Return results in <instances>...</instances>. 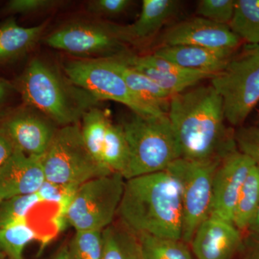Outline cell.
Instances as JSON below:
<instances>
[{
    "label": "cell",
    "mask_w": 259,
    "mask_h": 259,
    "mask_svg": "<svg viewBox=\"0 0 259 259\" xmlns=\"http://www.w3.org/2000/svg\"><path fill=\"white\" fill-rule=\"evenodd\" d=\"M168 119L181 158L192 161L221 159L238 149L225 124L222 98L212 85L193 87L173 95Z\"/></svg>",
    "instance_id": "6da1fadb"
},
{
    "label": "cell",
    "mask_w": 259,
    "mask_h": 259,
    "mask_svg": "<svg viewBox=\"0 0 259 259\" xmlns=\"http://www.w3.org/2000/svg\"><path fill=\"white\" fill-rule=\"evenodd\" d=\"M117 215L136 235L182 240V199L176 178L166 169L126 180Z\"/></svg>",
    "instance_id": "7a4b0ae2"
},
{
    "label": "cell",
    "mask_w": 259,
    "mask_h": 259,
    "mask_svg": "<svg viewBox=\"0 0 259 259\" xmlns=\"http://www.w3.org/2000/svg\"><path fill=\"white\" fill-rule=\"evenodd\" d=\"M15 88L27 106L61 127L80 123L83 115L100 102L40 59L29 63Z\"/></svg>",
    "instance_id": "3957f363"
},
{
    "label": "cell",
    "mask_w": 259,
    "mask_h": 259,
    "mask_svg": "<svg viewBox=\"0 0 259 259\" xmlns=\"http://www.w3.org/2000/svg\"><path fill=\"white\" fill-rule=\"evenodd\" d=\"M129 148L125 180L164 171L181 158L168 115L143 116L133 113L121 125Z\"/></svg>",
    "instance_id": "277c9868"
},
{
    "label": "cell",
    "mask_w": 259,
    "mask_h": 259,
    "mask_svg": "<svg viewBox=\"0 0 259 259\" xmlns=\"http://www.w3.org/2000/svg\"><path fill=\"white\" fill-rule=\"evenodd\" d=\"M41 161L46 180L61 185L79 187L88 181L112 174L89 151L80 123L58 128Z\"/></svg>",
    "instance_id": "5b68a950"
},
{
    "label": "cell",
    "mask_w": 259,
    "mask_h": 259,
    "mask_svg": "<svg viewBox=\"0 0 259 259\" xmlns=\"http://www.w3.org/2000/svg\"><path fill=\"white\" fill-rule=\"evenodd\" d=\"M211 85L222 98L227 122L241 127L259 102V45L232 57Z\"/></svg>",
    "instance_id": "8992f818"
},
{
    "label": "cell",
    "mask_w": 259,
    "mask_h": 259,
    "mask_svg": "<svg viewBox=\"0 0 259 259\" xmlns=\"http://www.w3.org/2000/svg\"><path fill=\"white\" fill-rule=\"evenodd\" d=\"M125 180L120 174L93 179L80 185L66 214L76 231H100L114 223Z\"/></svg>",
    "instance_id": "52a82bcc"
},
{
    "label": "cell",
    "mask_w": 259,
    "mask_h": 259,
    "mask_svg": "<svg viewBox=\"0 0 259 259\" xmlns=\"http://www.w3.org/2000/svg\"><path fill=\"white\" fill-rule=\"evenodd\" d=\"M222 159L200 161L180 158L167 168L180 185L182 240L187 244L199 226L210 216L213 177Z\"/></svg>",
    "instance_id": "ba28073f"
},
{
    "label": "cell",
    "mask_w": 259,
    "mask_h": 259,
    "mask_svg": "<svg viewBox=\"0 0 259 259\" xmlns=\"http://www.w3.org/2000/svg\"><path fill=\"white\" fill-rule=\"evenodd\" d=\"M66 76L99 101H113L143 116L166 115L148 106L128 88L106 59H69L63 64Z\"/></svg>",
    "instance_id": "9c48e42d"
},
{
    "label": "cell",
    "mask_w": 259,
    "mask_h": 259,
    "mask_svg": "<svg viewBox=\"0 0 259 259\" xmlns=\"http://www.w3.org/2000/svg\"><path fill=\"white\" fill-rule=\"evenodd\" d=\"M46 44L56 50L79 56L100 59L118 55L122 42L110 24L75 23L65 25L48 35Z\"/></svg>",
    "instance_id": "30bf717a"
},
{
    "label": "cell",
    "mask_w": 259,
    "mask_h": 259,
    "mask_svg": "<svg viewBox=\"0 0 259 259\" xmlns=\"http://www.w3.org/2000/svg\"><path fill=\"white\" fill-rule=\"evenodd\" d=\"M57 129L54 122L29 107L10 112L0 120V133L15 149L38 158L47 152Z\"/></svg>",
    "instance_id": "8fae6325"
},
{
    "label": "cell",
    "mask_w": 259,
    "mask_h": 259,
    "mask_svg": "<svg viewBox=\"0 0 259 259\" xmlns=\"http://www.w3.org/2000/svg\"><path fill=\"white\" fill-rule=\"evenodd\" d=\"M255 165L254 162L238 149L223 158L213 177L209 217L233 223L242 187Z\"/></svg>",
    "instance_id": "7c38bea8"
},
{
    "label": "cell",
    "mask_w": 259,
    "mask_h": 259,
    "mask_svg": "<svg viewBox=\"0 0 259 259\" xmlns=\"http://www.w3.org/2000/svg\"><path fill=\"white\" fill-rule=\"evenodd\" d=\"M241 42L228 25L195 17L168 28L162 35L163 46L194 47L235 51Z\"/></svg>",
    "instance_id": "4fadbf2b"
},
{
    "label": "cell",
    "mask_w": 259,
    "mask_h": 259,
    "mask_svg": "<svg viewBox=\"0 0 259 259\" xmlns=\"http://www.w3.org/2000/svg\"><path fill=\"white\" fill-rule=\"evenodd\" d=\"M243 236L233 223L209 217L197 228L190 245L195 259H236Z\"/></svg>",
    "instance_id": "5bb4252c"
},
{
    "label": "cell",
    "mask_w": 259,
    "mask_h": 259,
    "mask_svg": "<svg viewBox=\"0 0 259 259\" xmlns=\"http://www.w3.org/2000/svg\"><path fill=\"white\" fill-rule=\"evenodd\" d=\"M45 181L41 158L15 149L0 168V194L6 199L37 193Z\"/></svg>",
    "instance_id": "9a60e30c"
},
{
    "label": "cell",
    "mask_w": 259,
    "mask_h": 259,
    "mask_svg": "<svg viewBox=\"0 0 259 259\" xmlns=\"http://www.w3.org/2000/svg\"><path fill=\"white\" fill-rule=\"evenodd\" d=\"M178 2L144 0L139 18L131 25H110L116 36L123 42H144L154 36L177 12Z\"/></svg>",
    "instance_id": "2e32d148"
},
{
    "label": "cell",
    "mask_w": 259,
    "mask_h": 259,
    "mask_svg": "<svg viewBox=\"0 0 259 259\" xmlns=\"http://www.w3.org/2000/svg\"><path fill=\"white\" fill-rule=\"evenodd\" d=\"M233 51L194 46H162L153 54L184 69L216 74L226 67Z\"/></svg>",
    "instance_id": "e0dca14e"
},
{
    "label": "cell",
    "mask_w": 259,
    "mask_h": 259,
    "mask_svg": "<svg viewBox=\"0 0 259 259\" xmlns=\"http://www.w3.org/2000/svg\"><path fill=\"white\" fill-rule=\"evenodd\" d=\"M47 23L23 27L10 18L0 25V64L18 60L32 50L40 40Z\"/></svg>",
    "instance_id": "ac0fdd59"
},
{
    "label": "cell",
    "mask_w": 259,
    "mask_h": 259,
    "mask_svg": "<svg viewBox=\"0 0 259 259\" xmlns=\"http://www.w3.org/2000/svg\"><path fill=\"white\" fill-rule=\"evenodd\" d=\"M120 75L130 90L148 106L158 111L168 112L171 95L153 80L115 57L105 58Z\"/></svg>",
    "instance_id": "d6986e66"
},
{
    "label": "cell",
    "mask_w": 259,
    "mask_h": 259,
    "mask_svg": "<svg viewBox=\"0 0 259 259\" xmlns=\"http://www.w3.org/2000/svg\"><path fill=\"white\" fill-rule=\"evenodd\" d=\"M113 57L117 58L122 62L146 75L171 97L193 88L201 81L211 79L215 75L206 72H196L188 75L176 74L169 71H162L154 69L141 62L137 56L120 54Z\"/></svg>",
    "instance_id": "ffe728a7"
},
{
    "label": "cell",
    "mask_w": 259,
    "mask_h": 259,
    "mask_svg": "<svg viewBox=\"0 0 259 259\" xmlns=\"http://www.w3.org/2000/svg\"><path fill=\"white\" fill-rule=\"evenodd\" d=\"M102 239V259H144L137 235L120 221L104 229Z\"/></svg>",
    "instance_id": "44dd1931"
},
{
    "label": "cell",
    "mask_w": 259,
    "mask_h": 259,
    "mask_svg": "<svg viewBox=\"0 0 259 259\" xmlns=\"http://www.w3.org/2000/svg\"><path fill=\"white\" fill-rule=\"evenodd\" d=\"M81 121L80 127L83 142L95 160L107 168L104 165L103 147L110 119L96 106L89 110Z\"/></svg>",
    "instance_id": "7402d4cb"
},
{
    "label": "cell",
    "mask_w": 259,
    "mask_h": 259,
    "mask_svg": "<svg viewBox=\"0 0 259 259\" xmlns=\"http://www.w3.org/2000/svg\"><path fill=\"white\" fill-rule=\"evenodd\" d=\"M144 259H195L190 245L181 239L137 235Z\"/></svg>",
    "instance_id": "603a6c76"
},
{
    "label": "cell",
    "mask_w": 259,
    "mask_h": 259,
    "mask_svg": "<svg viewBox=\"0 0 259 259\" xmlns=\"http://www.w3.org/2000/svg\"><path fill=\"white\" fill-rule=\"evenodd\" d=\"M228 26L241 40L259 45V0H237Z\"/></svg>",
    "instance_id": "cb8c5ba5"
},
{
    "label": "cell",
    "mask_w": 259,
    "mask_h": 259,
    "mask_svg": "<svg viewBox=\"0 0 259 259\" xmlns=\"http://www.w3.org/2000/svg\"><path fill=\"white\" fill-rule=\"evenodd\" d=\"M129 148L121 125L110 121L103 147L104 165L111 173L123 177L129 163Z\"/></svg>",
    "instance_id": "d4e9b609"
},
{
    "label": "cell",
    "mask_w": 259,
    "mask_h": 259,
    "mask_svg": "<svg viewBox=\"0 0 259 259\" xmlns=\"http://www.w3.org/2000/svg\"><path fill=\"white\" fill-rule=\"evenodd\" d=\"M259 206V166H253L242 187L233 223L242 233L247 231Z\"/></svg>",
    "instance_id": "484cf974"
},
{
    "label": "cell",
    "mask_w": 259,
    "mask_h": 259,
    "mask_svg": "<svg viewBox=\"0 0 259 259\" xmlns=\"http://www.w3.org/2000/svg\"><path fill=\"white\" fill-rule=\"evenodd\" d=\"M37 238L36 232L25 220L0 228V250L8 259H23L25 247Z\"/></svg>",
    "instance_id": "4316f807"
},
{
    "label": "cell",
    "mask_w": 259,
    "mask_h": 259,
    "mask_svg": "<svg viewBox=\"0 0 259 259\" xmlns=\"http://www.w3.org/2000/svg\"><path fill=\"white\" fill-rule=\"evenodd\" d=\"M40 202L37 193L4 199L0 204V228L27 220L30 211Z\"/></svg>",
    "instance_id": "83f0119b"
},
{
    "label": "cell",
    "mask_w": 259,
    "mask_h": 259,
    "mask_svg": "<svg viewBox=\"0 0 259 259\" xmlns=\"http://www.w3.org/2000/svg\"><path fill=\"white\" fill-rule=\"evenodd\" d=\"M68 248L70 259H102V231H76Z\"/></svg>",
    "instance_id": "f1b7e54d"
},
{
    "label": "cell",
    "mask_w": 259,
    "mask_h": 259,
    "mask_svg": "<svg viewBox=\"0 0 259 259\" xmlns=\"http://www.w3.org/2000/svg\"><path fill=\"white\" fill-rule=\"evenodd\" d=\"M78 187L53 183L46 180L37 191L42 202H54L59 205V222L66 221V214ZM67 222V221H66Z\"/></svg>",
    "instance_id": "f546056e"
},
{
    "label": "cell",
    "mask_w": 259,
    "mask_h": 259,
    "mask_svg": "<svg viewBox=\"0 0 259 259\" xmlns=\"http://www.w3.org/2000/svg\"><path fill=\"white\" fill-rule=\"evenodd\" d=\"M235 0H202L197 8L200 18L221 25H229L234 13Z\"/></svg>",
    "instance_id": "4dcf8cb0"
},
{
    "label": "cell",
    "mask_w": 259,
    "mask_h": 259,
    "mask_svg": "<svg viewBox=\"0 0 259 259\" xmlns=\"http://www.w3.org/2000/svg\"><path fill=\"white\" fill-rule=\"evenodd\" d=\"M234 139L238 151L259 166V127L241 126L234 133Z\"/></svg>",
    "instance_id": "1f68e13d"
},
{
    "label": "cell",
    "mask_w": 259,
    "mask_h": 259,
    "mask_svg": "<svg viewBox=\"0 0 259 259\" xmlns=\"http://www.w3.org/2000/svg\"><path fill=\"white\" fill-rule=\"evenodd\" d=\"M61 3L56 0H10L5 11L8 14L30 15L52 9Z\"/></svg>",
    "instance_id": "d6a6232c"
},
{
    "label": "cell",
    "mask_w": 259,
    "mask_h": 259,
    "mask_svg": "<svg viewBox=\"0 0 259 259\" xmlns=\"http://www.w3.org/2000/svg\"><path fill=\"white\" fill-rule=\"evenodd\" d=\"M131 4L130 0H93L89 2L87 8L93 14L115 17L125 13Z\"/></svg>",
    "instance_id": "836d02e7"
},
{
    "label": "cell",
    "mask_w": 259,
    "mask_h": 259,
    "mask_svg": "<svg viewBox=\"0 0 259 259\" xmlns=\"http://www.w3.org/2000/svg\"><path fill=\"white\" fill-rule=\"evenodd\" d=\"M236 259H259V233H245Z\"/></svg>",
    "instance_id": "e575fe53"
},
{
    "label": "cell",
    "mask_w": 259,
    "mask_h": 259,
    "mask_svg": "<svg viewBox=\"0 0 259 259\" xmlns=\"http://www.w3.org/2000/svg\"><path fill=\"white\" fill-rule=\"evenodd\" d=\"M14 151L13 144L4 135L0 133V168L9 159Z\"/></svg>",
    "instance_id": "d590c367"
},
{
    "label": "cell",
    "mask_w": 259,
    "mask_h": 259,
    "mask_svg": "<svg viewBox=\"0 0 259 259\" xmlns=\"http://www.w3.org/2000/svg\"><path fill=\"white\" fill-rule=\"evenodd\" d=\"M15 89V87L9 81L0 78V110L9 100Z\"/></svg>",
    "instance_id": "8d00e7d4"
},
{
    "label": "cell",
    "mask_w": 259,
    "mask_h": 259,
    "mask_svg": "<svg viewBox=\"0 0 259 259\" xmlns=\"http://www.w3.org/2000/svg\"><path fill=\"white\" fill-rule=\"evenodd\" d=\"M245 233H259V206Z\"/></svg>",
    "instance_id": "74e56055"
},
{
    "label": "cell",
    "mask_w": 259,
    "mask_h": 259,
    "mask_svg": "<svg viewBox=\"0 0 259 259\" xmlns=\"http://www.w3.org/2000/svg\"><path fill=\"white\" fill-rule=\"evenodd\" d=\"M53 259H70L69 248L63 247Z\"/></svg>",
    "instance_id": "f35d334b"
},
{
    "label": "cell",
    "mask_w": 259,
    "mask_h": 259,
    "mask_svg": "<svg viewBox=\"0 0 259 259\" xmlns=\"http://www.w3.org/2000/svg\"><path fill=\"white\" fill-rule=\"evenodd\" d=\"M6 255H5V253L0 250V259H6Z\"/></svg>",
    "instance_id": "ab89813d"
},
{
    "label": "cell",
    "mask_w": 259,
    "mask_h": 259,
    "mask_svg": "<svg viewBox=\"0 0 259 259\" xmlns=\"http://www.w3.org/2000/svg\"><path fill=\"white\" fill-rule=\"evenodd\" d=\"M3 200H4V199H3V197H2L1 194H0V204H1V202H3Z\"/></svg>",
    "instance_id": "60d3db41"
}]
</instances>
